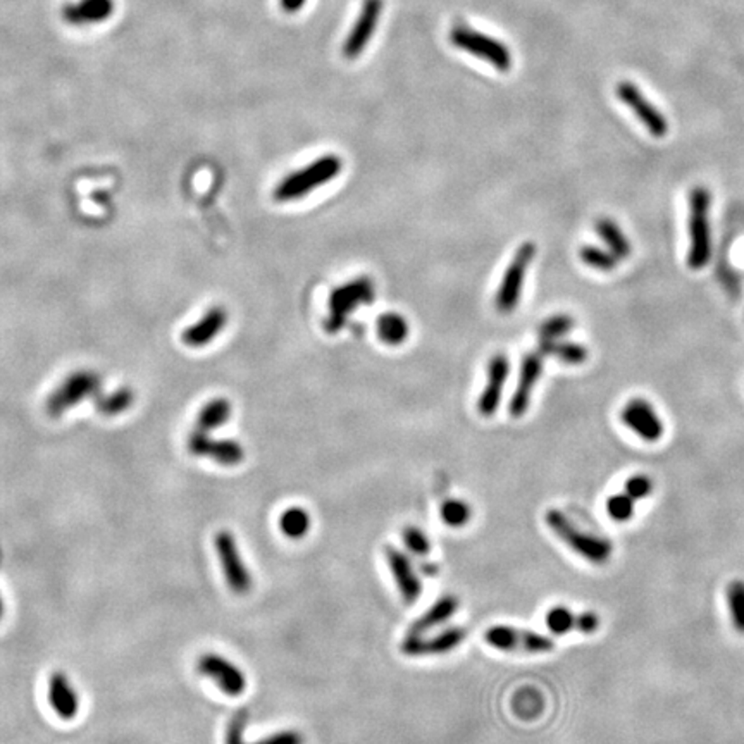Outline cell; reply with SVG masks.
<instances>
[{
	"mask_svg": "<svg viewBox=\"0 0 744 744\" xmlns=\"http://www.w3.org/2000/svg\"><path fill=\"white\" fill-rule=\"evenodd\" d=\"M544 524L569 550L586 562L593 565H605L612 558V541L579 529L562 510L548 508L544 514Z\"/></svg>",
	"mask_w": 744,
	"mask_h": 744,
	"instance_id": "obj_1",
	"label": "cell"
},
{
	"mask_svg": "<svg viewBox=\"0 0 744 744\" xmlns=\"http://www.w3.org/2000/svg\"><path fill=\"white\" fill-rule=\"evenodd\" d=\"M343 163L335 153L322 155L305 168L298 169L295 172L284 176L279 185L274 188L273 197L276 202H295L305 199L314 190L328 185L341 172Z\"/></svg>",
	"mask_w": 744,
	"mask_h": 744,
	"instance_id": "obj_2",
	"label": "cell"
},
{
	"mask_svg": "<svg viewBox=\"0 0 744 744\" xmlns=\"http://www.w3.org/2000/svg\"><path fill=\"white\" fill-rule=\"evenodd\" d=\"M688 202V267L693 271H702L711 259V193L705 186H694L689 191Z\"/></svg>",
	"mask_w": 744,
	"mask_h": 744,
	"instance_id": "obj_3",
	"label": "cell"
},
{
	"mask_svg": "<svg viewBox=\"0 0 744 744\" xmlns=\"http://www.w3.org/2000/svg\"><path fill=\"white\" fill-rule=\"evenodd\" d=\"M376 298L374 281L369 276H358L335 288L328 298V316L324 321V330L330 335L339 333L349 317L358 307L369 305Z\"/></svg>",
	"mask_w": 744,
	"mask_h": 744,
	"instance_id": "obj_4",
	"label": "cell"
},
{
	"mask_svg": "<svg viewBox=\"0 0 744 744\" xmlns=\"http://www.w3.org/2000/svg\"><path fill=\"white\" fill-rule=\"evenodd\" d=\"M450 42L460 51L479 57L497 68L498 71H508L512 68V52L497 38L476 32L467 24H455L450 32Z\"/></svg>",
	"mask_w": 744,
	"mask_h": 744,
	"instance_id": "obj_5",
	"label": "cell"
},
{
	"mask_svg": "<svg viewBox=\"0 0 744 744\" xmlns=\"http://www.w3.org/2000/svg\"><path fill=\"white\" fill-rule=\"evenodd\" d=\"M536 257V245L524 242L503 273L502 283L495 295V307L502 314H512L521 302L522 288L525 283L531 262Z\"/></svg>",
	"mask_w": 744,
	"mask_h": 744,
	"instance_id": "obj_6",
	"label": "cell"
},
{
	"mask_svg": "<svg viewBox=\"0 0 744 744\" xmlns=\"http://www.w3.org/2000/svg\"><path fill=\"white\" fill-rule=\"evenodd\" d=\"M100 388L102 379L97 372L87 369L73 372L51 393L45 409L51 417H60L66 410L73 409L87 398H97Z\"/></svg>",
	"mask_w": 744,
	"mask_h": 744,
	"instance_id": "obj_7",
	"label": "cell"
},
{
	"mask_svg": "<svg viewBox=\"0 0 744 744\" xmlns=\"http://www.w3.org/2000/svg\"><path fill=\"white\" fill-rule=\"evenodd\" d=\"M214 546L229 590L235 595H248L254 588V577L243 560L235 535L229 531H219L214 538Z\"/></svg>",
	"mask_w": 744,
	"mask_h": 744,
	"instance_id": "obj_8",
	"label": "cell"
},
{
	"mask_svg": "<svg viewBox=\"0 0 744 744\" xmlns=\"http://www.w3.org/2000/svg\"><path fill=\"white\" fill-rule=\"evenodd\" d=\"M484 641L495 650L510 651V653H550L555 650L552 637L544 634L519 629L510 626H493L484 633Z\"/></svg>",
	"mask_w": 744,
	"mask_h": 744,
	"instance_id": "obj_9",
	"label": "cell"
},
{
	"mask_svg": "<svg viewBox=\"0 0 744 744\" xmlns=\"http://www.w3.org/2000/svg\"><path fill=\"white\" fill-rule=\"evenodd\" d=\"M197 670L229 698H238L246 691V677L243 670L223 655L204 653L197 660Z\"/></svg>",
	"mask_w": 744,
	"mask_h": 744,
	"instance_id": "obj_10",
	"label": "cell"
},
{
	"mask_svg": "<svg viewBox=\"0 0 744 744\" xmlns=\"http://www.w3.org/2000/svg\"><path fill=\"white\" fill-rule=\"evenodd\" d=\"M617 98L624 102L634 116L641 121V125L650 131L655 138H664L669 133V121L656 106H653L650 100L645 97L633 81H618L615 87Z\"/></svg>",
	"mask_w": 744,
	"mask_h": 744,
	"instance_id": "obj_11",
	"label": "cell"
},
{
	"mask_svg": "<svg viewBox=\"0 0 744 744\" xmlns=\"http://www.w3.org/2000/svg\"><path fill=\"white\" fill-rule=\"evenodd\" d=\"M186 448L195 457L210 459L216 464L235 467L245 460V450L237 440H214L209 432L193 429L188 436Z\"/></svg>",
	"mask_w": 744,
	"mask_h": 744,
	"instance_id": "obj_12",
	"label": "cell"
},
{
	"mask_svg": "<svg viewBox=\"0 0 744 744\" xmlns=\"http://www.w3.org/2000/svg\"><path fill=\"white\" fill-rule=\"evenodd\" d=\"M620 419L636 436H639L646 443H656L665 432L664 421L645 398H631L620 412Z\"/></svg>",
	"mask_w": 744,
	"mask_h": 744,
	"instance_id": "obj_13",
	"label": "cell"
},
{
	"mask_svg": "<svg viewBox=\"0 0 744 744\" xmlns=\"http://www.w3.org/2000/svg\"><path fill=\"white\" fill-rule=\"evenodd\" d=\"M467 637V631L464 628H448L442 633L434 636H410L407 634L405 639L400 645V651L405 656H436V655H447L450 651L457 650Z\"/></svg>",
	"mask_w": 744,
	"mask_h": 744,
	"instance_id": "obj_14",
	"label": "cell"
},
{
	"mask_svg": "<svg viewBox=\"0 0 744 744\" xmlns=\"http://www.w3.org/2000/svg\"><path fill=\"white\" fill-rule=\"evenodd\" d=\"M543 366H544V357L540 352H531V354L522 357L517 386H516L512 400L508 404V412L514 419H521L525 415V412L529 410L533 391H535V386L538 385L541 374H543Z\"/></svg>",
	"mask_w": 744,
	"mask_h": 744,
	"instance_id": "obj_15",
	"label": "cell"
},
{
	"mask_svg": "<svg viewBox=\"0 0 744 744\" xmlns=\"http://www.w3.org/2000/svg\"><path fill=\"white\" fill-rule=\"evenodd\" d=\"M385 557L388 562L393 581L398 588L400 598L404 600V603L414 605L423 595V581L417 574L409 555L395 546H386Z\"/></svg>",
	"mask_w": 744,
	"mask_h": 744,
	"instance_id": "obj_16",
	"label": "cell"
},
{
	"mask_svg": "<svg viewBox=\"0 0 744 744\" xmlns=\"http://www.w3.org/2000/svg\"><path fill=\"white\" fill-rule=\"evenodd\" d=\"M383 13V0H364V5L358 13V18L354 23L349 37L343 43V57L354 60L364 52L369 45L377 23Z\"/></svg>",
	"mask_w": 744,
	"mask_h": 744,
	"instance_id": "obj_17",
	"label": "cell"
},
{
	"mask_svg": "<svg viewBox=\"0 0 744 744\" xmlns=\"http://www.w3.org/2000/svg\"><path fill=\"white\" fill-rule=\"evenodd\" d=\"M510 374V362L507 355H493L488 366V381L478 400V412L483 417H493L502 402L505 383Z\"/></svg>",
	"mask_w": 744,
	"mask_h": 744,
	"instance_id": "obj_18",
	"label": "cell"
},
{
	"mask_svg": "<svg viewBox=\"0 0 744 744\" xmlns=\"http://www.w3.org/2000/svg\"><path fill=\"white\" fill-rule=\"evenodd\" d=\"M226 324H228L226 309L212 307L195 324L186 328L181 335V341L190 349H204L210 341H214L223 333Z\"/></svg>",
	"mask_w": 744,
	"mask_h": 744,
	"instance_id": "obj_19",
	"label": "cell"
},
{
	"mask_svg": "<svg viewBox=\"0 0 744 744\" xmlns=\"http://www.w3.org/2000/svg\"><path fill=\"white\" fill-rule=\"evenodd\" d=\"M114 13V0H76L62 5L60 16L71 26H90L109 19Z\"/></svg>",
	"mask_w": 744,
	"mask_h": 744,
	"instance_id": "obj_20",
	"label": "cell"
},
{
	"mask_svg": "<svg viewBox=\"0 0 744 744\" xmlns=\"http://www.w3.org/2000/svg\"><path fill=\"white\" fill-rule=\"evenodd\" d=\"M49 703L62 721H73L79 710V698L70 677L56 670L49 679Z\"/></svg>",
	"mask_w": 744,
	"mask_h": 744,
	"instance_id": "obj_21",
	"label": "cell"
},
{
	"mask_svg": "<svg viewBox=\"0 0 744 744\" xmlns=\"http://www.w3.org/2000/svg\"><path fill=\"white\" fill-rule=\"evenodd\" d=\"M459 598L453 595L442 596L438 601L431 605V609L414 620L410 626V636H424L431 629L443 626L453 615L459 612Z\"/></svg>",
	"mask_w": 744,
	"mask_h": 744,
	"instance_id": "obj_22",
	"label": "cell"
},
{
	"mask_svg": "<svg viewBox=\"0 0 744 744\" xmlns=\"http://www.w3.org/2000/svg\"><path fill=\"white\" fill-rule=\"evenodd\" d=\"M538 352L543 357H555L557 360L567 366H581L590 357V352L584 345L574 343V341H562V339H540Z\"/></svg>",
	"mask_w": 744,
	"mask_h": 744,
	"instance_id": "obj_23",
	"label": "cell"
},
{
	"mask_svg": "<svg viewBox=\"0 0 744 744\" xmlns=\"http://www.w3.org/2000/svg\"><path fill=\"white\" fill-rule=\"evenodd\" d=\"M596 233L601 238V242L607 245V248L614 254L618 261H624L631 256L633 248L620 226L615 223L610 218H598L595 223Z\"/></svg>",
	"mask_w": 744,
	"mask_h": 744,
	"instance_id": "obj_24",
	"label": "cell"
},
{
	"mask_svg": "<svg viewBox=\"0 0 744 744\" xmlns=\"http://www.w3.org/2000/svg\"><path fill=\"white\" fill-rule=\"evenodd\" d=\"M376 330L379 339L388 347L404 345L410 333L407 319L398 312H385L377 317Z\"/></svg>",
	"mask_w": 744,
	"mask_h": 744,
	"instance_id": "obj_25",
	"label": "cell"
},
{
	"mask_svg": "<svg viewBox=\"0 0 744 744\" xmlns=\"http://www.w3.org/2000/svg\"><path fill=\"white\" fill-rule=\"evenodd\" d=\"M231 417V404L228 398H212L197 415L195 429L210 432L224 426Z\"/></svg>",
	"mask_w": 744,
	"mask_h": 744,
	"instance_id": "obj_26",
	"label": "cell"
},
{
	"mask_svg": "<svg viewBox=\"0 0 744 744\" xmlns=\"http://www.w3.org/2000/svg\"><path fill=\"white\" fill-rule=\"evenodd\" d=\"M312 525L311 514L303 507H290L279 516V529L288 540H302Z\"/></svg>",
	"mask_w": 744,
	"mask_h": 744,
	"instance_id": "obj_27",
	"label": "cell"
},
{
	"mask_svg": "<svg viewBox=\"0 0 744 744\" xmlns=\"http://www.w3.org/2000/svg\"><path fill=\"white\" fill-rule=\"evenodd\" d=\"M93 400H95V407L102 415L116 417V415L130 409L133 405V400H135V395H133L130 388H119V390L114 391L111 395H106V396L100 393Z\"/></svg>",
	"mask_w": 744,
	"mask_h": 744,
	"instance_id": "obj_28",
	"label": "cell"
},
{
	"mask_svg": "<svg viewBox=\"0 0 744 744\" xmlns=\"http://www.w3.org/2000/svg\"><path fill=\"white\" fill-rule=\"evenodd\" d=\"M726 603L732 628L744 636V581L734 579L727 584Z\"/></svg>",
	"mask_w": 744,
	"mask_h": 744,
	"instance_id": "obj_29",
	"label": "cell"
},
{
	"mask_svg": "<svg viewBox=\"0 0 744 744\" xmlns=\"http://www.w3.org/2000/svg\"><path fill=\"white\" fill-rule=\"evenodd\" d=\"M544 624H546L550 633L555 634V636H563V634L571 633V631H577L579 614H574L571 609H567L563 605H557V607H552L546 612Z\"/></svg>",
	"mask_w": 744,
	"mask_h": 744,
	"instance_id": "obj_30",
	"label": "cell"
},
{
	"mask_svg": "<svg viewBox=\"0 0 744 744\" xmlns=\"http://www.w3.org/2000/svg\"><path fill=\"white\" fill-rule=\"evenodd\" d=\"M579 257L588 267L600 271V273H612L618 265V259L607 248H600L595 245H584L579 250Z\"/></svg>",
	"mask_w": 744,
	"mask_h": 744,
	"instance_id": "obj_31",
	"label": "cell"
},
{
	"mask_svg": "<svg viewBox=\"0 0 744 744\" xmlns=\"http://www.w3.org/2000/svg\"><path fill=\"white\" fill-rule=\"evenodd\" d=\"M440 517H442V521L447 524L448 527L460 529V527H465L472 519V507L469 503H465L464 500L451 498V500H447L442 505Z\"/></svg>",
	"mask_w": 744,
	"mask_h": 744,
	"instance_id": "obj_32",
	"label": "cell"
},
{
	"mask_svg": "<svg viewBox=\"0 0 744 744\" xmlns=\"http://www.w3.org/2000/svg\"><path fill=\"white\" fill-rule=\"evenodd\" d=\"M574 326H576V321L571 314H555L541 322L538 336L540 339H560L569 335L574 330Z\"/></svg>",
	"mask_w": 744,
	"mask_h": 744,
	"instance_id": "obj_33",
	"label": "cell"
},
{
	"mask_svg": "<svg viewBox=\"0 0 744 744\" xmlns=\"http://www.w3.org/2000/svg\"><path fill=\"white\" fill-rule=\"evenodd\" d=\"M634 505H636V502L629 495L615 493L605 503V508H607V514L612 521L628 522L634 517V512H636Z\"/></svg>",
	"mask_w": 744,
	"mask_h": 744,
	"instance_id": "obj_34",
	"label": "cell"
},
{
	"mask_svg": "<svg viewBox=\"0 0 744 744\" xmlns=\"http://www.w3.org/2000/svg\"><path fill=\"white\" fill-rule=\"evenodd\" d=\"M402 538L405 543V548L409 550L412 555L417 557H426L431 552V541H429L428 535L415 525H407L402 533Z\"/></svg>",
	"mask_w": 744,
	"mask_h": 744,
	"instance_id": "obj_35",
	"label": "cell"
},
{
	"mask_svg": "<svg viewBox=\"0 0 744 744\" xmlns=\"http://www.w3.org/2000/svg\"><path fill=\"white\" fill-rule=\"evenodd\" d=\"M624 493L629 495L634 502L645 500L653 493V479L646 474H634L624 484Z\"/></svg>",
	"mask_w": 744,
	"mask_h": 744,
	"instance_id": "obj_36",
	"label": "cell"
},
{
	"mask_svg": "<svg viewBox=\"0 0 744 744\" xmlns=\"http://www.w3.org/2000/svg\"><path fill=\"white\" fill-rule=\"evenodd\" d=\"M540 696H536L533 691H521L514 698V710L522 719H533V715L541 711Z\"/></svg>",
	"mask_w": 744,
	"mask_h": 744,
	"instance_id": "obj_37",
	"label": "cell"
},
{
	"mask_svg": "<svg viewBox=\"0 0 744 744\" xmlns=\"http://www.w3.org/2000/svg\"><path fill=\"white\" fill-rule=\"evenodd\" d=\"M248 724V713L245 710L237 711L226 729L224 744H246L245 743V729Z\"/></svg>",
	"mask_w": 744,
	"mask_h": 744,
	"instance_id": "obj_38",
	"label": "cell"
},
{
	"mask_svg": "<svg viewBox=\"0 0 744 744\" xmlns=\"http://www.w3.org/2000/svg\"><path fill=\"white\" fill-rule=\"evenodd\" d=\"M250 744H305V738L298 732L297 729H284V730L269 734Z\"/></svg>",
	"mask_w": 744,
	"mask_h": 744,
	"instance_id": "obj_39",
	"label": "cell"
},
{
	"mask_svg": "<svg viewBox=\"0 0 744 744\" xmlns=\"http://www.w3.org/2000/svg\"><path fill=\"white\" fill-rule=\"evenodd\" d=\"M601 626V620L595 612H582L579 614V624H577V631L581 634H595Z\"/></svg>",
	"mask_w": 744,
	"mask_h": 744,
	"instance_id": "obj_40",
	"label": "cell"
},
{
	"mask_svg": "<svg viewBox=\"0 0 744 744\" xmlns=\"http://www.w3.org/2000/svg\"><path fill=\"white\" fill-rule=\"evenodd\" d=\"M305 2H307V0H281V7H283L284 13L295 14V13H298V11L305 5Z\"/></svg>",
	"mask_w": 744,
	"mask_h": 744,
	"instance_id": "obj_41",
	"label": "cell"
},
{
	"mask_svg": "<svg viewBox=\"0 0 744 744\" xmlns=\"http://www.w3.org/2000/svg\"><path fill=\"white\" fill-rule=\"evenodd\" d=\"M4 612H5V607H4V598L0 595V620H2V617H4Z\"/></svg>",
	"mask_w": 744,
	"mask_h": 744,
	"instance_id": "obj_42",
	"label": "cell"
}]
</instances>
